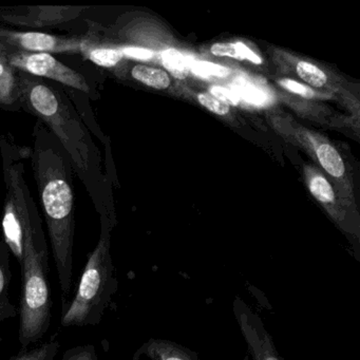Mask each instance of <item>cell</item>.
Wrapping results in <instances>:
<instances>
[{"label": "cell", "mask_w": 360, "mask_h": 360, "mask_svg": "<svg viewBox=\"0 0 360 360\" xmlns=\"http://www.w3.org/2000/svg\"><path fill=\"white\" fill-rule=\"evenodd\" d=\"M32 166L64 296L72 285L75 193L72 165L58 139L41 122L34 131Z\"/></svg>", "instance_id": "6da1fadb"}, {"label": "cell", "mask_w": 360, "mask_h": 360, "mask_svg": "<svg viewBox=\"0 0 360 360\" xmlns=\"http://www.w3.org/2000/svg\"><path fill=\"white\" fill-rule=\"evenodd\" d=\"M22 105L32 112L66 151L73 169L87 186L96 210L98 207V155L86 128L82 125L64 92L51 87L41 77L18 71Z\"/></svg>", "instance_id": "7a4b0ae2"}, {"label": "cell", "mask_w": 360, "mask_h": 360, "mask_svg": "<svg viewBox=\"0 0 360 360\" xmlns=\"http://www.w3.org/2000/svg\"><path fill=\"white\" fill-rule=\"evenodd\" d=\"M101 223L100 239L88 254L75 296L63 307L60 324L65 328L98 326L119 288L111 256L113 223L108 214H101Z\"/></svg>", "instance_id": "3957f363"}, {"label": "cell", "mask_w": 360, "mask_h": 360, "mask_svg": "<svg viewBox=\"0 0 360 360\" xmlns=\"http://www.w3.org/2000/svg\"><path fill=\"white\" fill-rule=\"evenodd\" d=\"M22 269V290L18 307V342L20 351L41 341L51 326V290L48 281L49 250L45 233L27 239Z\"/></svg>", "instance_id": "277c9868"}, {"label": "cell", "mask_w": 360, "mask_h": 360, "mask_svg": "<svg viewBox=\"0 0 360 360\" xmlns=\"http://www.w3.org/2000/svg\"><path fill=\"white\" fill-rule=\"evenodd\" d=\"M4 49L10 64L16 70L41 79H52L83 94H90L94 91L83 75L56 60L51 54L31 53L6 47Z\"/></svg>", "instance_id": "5b68a950"}, {"label": "cell", "mask_w": 360, "mask_h": 360, "mask_svg": "<svg viewBox=\"0 0 360 360\" xmlns=\"http://www.w3.org/2000/svg\"><path fill=\"white\" fill-rule=\"evenodd\" d=\"M233 315L248 345L250 360H284L280 356L273 337L265 328L258 314L248 307L243 299L236 297L233 304Z\"/></svg>", "instance_id": "8992f818"}, {"label": "cell", "mask_w": 360, "mask_h": 360, "mask_svg": "<svg viewBox=\"0 0 360 360\" xmlns=\"http://www.w3.org/2000/svg\"><path fill=\"white\" fill-rule=\"evenodd\" d=\"M81 41L47 33L0 30V45L31 53H77L81 50Z\"/></svg>", "instance_id": "52a82bcc"}, {"label": "cell", "mask_w": 360, "mask_h": 360, "mask_svg": "<svg viewBox=\"0 0 360 360\" xmlns=\"http://www.w3.org/2000/svg\"><path fill=\"white\" fill-rule=\"evenodd\" d=\"M142 357L150 360H201L193 349L174 341L157 338L143 343L132 356V360H140Z\"/></svg>", "instance_id": "ba28073f"}, {"label": "cell", "mask_w": 360, "mask_h": 360, "mask_svg": "<svg viewBox=\"0 0 360 360\" xmlns=\"http://www.w3.org/2000/svg\"><path fill=\"white\" fill-rule=\"evenodd\" d=\"M18 106H22L18 71L11 66L5 49L0 46V107Z\"/></svg>", "instance_id": "9c48e42d"}, {"label": "cell", "mask_w": 360, "mask_h": 360, "mask_svg": "<svg viewBox=\"0 0 360 360\" xmlns=\"http://www.w3.org/2000/svg\"><path fill=\"white\" fill-rule=\"evenodd\" d=\"M11 252L5 242L0 241V322L18 316V307L10 299L11 286ZM1 342V339H0Z\"/></svg>", "instance_id": "30bf717a"}, {"label": "cell", "mask_w": 360, "mask_h": 360, "mask_svg": "<svg viewBox=\"0 0 360 360\" xmlns=\"http://www.w3.org/2000/svg\"><path fill=\"white\" fill-rule=\"evenodd\" d=\"M79 52L90 62L104 68H113L124 58L121 50L98 45L96 41H82Z\"/></svg>", "instance_id": "8fae6325"}, {"label": "cell", "mask_w": 360, "mask_h": 360, "mask_svg": "<svg viewBox=\"0 0 360 360\" xmlns=\"http://www.w3.org/2000/svg\"><path fill=\"white\" fill-rule=\"evenodd\" d=\"M131 75L136 81L155 89H167L170 85V79L167 73L153 67L138 65L132 69Z\"/></svg>", "instance_id": "7c38bea8"}, {"label": "cell", "mask_w": 360, "mask_h": 360, "mask_svg": "<svg viewBox=\"0 0 360 360\" xmlns=\"http://www.w3.org/2000/svg\"><path fill=\"white\" fill-rule=\"evenodd\" d=\"M316 153L320 164L328 174L335 178H341L345 174V163L334 147L330 144H321L317 147Z\"/></svg>", "instance_id": "4fadbf2b"}, {"label": "cell", "mask_w": 360, "mask_h": 360, "mask_svg": "<svg viewBox=\"0 0 360 360\" xmlns=\"http://www.w3.org/2000/svg\"><path fill=\"white\" fill-rule=\"evenodd\" d=\"M212 53L216 56H226V58H236L239 60H250L256 65L262 64V60L256 53L248 49L242 43H222L216 44L210 49Z\"/></svg>", "instance_id": "5bb4252c"}, {"label": "cell", "mask_w": 360, "mask_h": 360, "mask_svg": "<svg viewBox=\"0 0 360 360\" xmlns=\"http://www.w3.org/2000/svg\"><path fill=\"white\" fill-rule=\"evenodd\" d=\"M191 58L178 50L168 49L162 53V62L165 68L176 79H185L191 71Z\"/></svg>", "instance_id": "9a60e30c"}, {"label": "cell", "mask_w": 360, "mask_h": 360, "mask_svg": "<svg viewBox=\"0 0 360 360\" xmlns=\"http://www.w3.org/2000/svg\"><path fill=\"white\" fill-rule=\"evenodd\" d=\"M60 349V343L56 340L48 341L33 349H22L8 360H54Z\"/></svg>", "instance_id": "2e32d148"}, {"label": "cell", "mask_w": 360, "mask_h": 360, "mask_svg": "<svg viewBox=\"0 0 360 360\" xmlns=\"http://www.w3.org/2000/svg\"><path fill=\"white\" fill-rule=\"evenodd\" d=\"M296 71L300 79L314 87H323L328 82V77L324 75L323 71L309 63L299 62Z\"/></svg>", "instance_id": "e0dca14e"}, {"label": "cell", "mask_w": 360, "mask_h": 360, "mask_svg": "<svg viewBox=\"0 0 360 360\" xmlns=\"http://www.w3.org/2000/svg\"><path fill=\"white\" fill-rule=\"evenodd\" d=\"M191 71L195 75L204 79L208 77H226L231 70L226 67L214 64V63L204 62V60H191Z\"/></svg>", "instance_id": "ac0fdd59"}, {"label": "cell", "mask_w": 360, "mask_h": 360, "mask_svg": "<svg viewBox=\"0 0 360 360\" xmlns=\"http://www.w3.org/2000/svg\"><path fill=\"white\" fill-rule=\"evenodd\" d=\"M311 195L322 203H332L335 199L334 191L328 181L322 176H315L309 182Z\"/></svg>", "instance_id": "d6986e66"}, {"label": "cell", "mask_w": 360, "mask_h": 360, "mask_svg": "<svg viewBox=\"0 0 360 360\" xmlns=\"http://www.w3.org/2000/svg\"><path fill=\"white\" fill-rule=\"evenodd\" d=\"M236 94L237 96H241L244 100L248 101V103H252L254 105H263L266 103L267 96L263 94L261 90L255 86L250 85L245 82H240L239 84L235 85Z\"/></svg>", "instance_id": "ffe728a7"}, {"label": "cell", "mask_w": 360, "mask_h": 360, "mask_svg": "<svg viewBox=\"0 0 360 360\" xmlns=\"http://www.w3.org/2000/svg\"><path fill=\"white\" fill-rule=\"evenodd\" d=\"M60 360H98L96 347L89 345H77L65 351Z\"/></svg>", "instance_id": "44dd1931"}, {"label": "cell", "mask_w": 360, "mask_h": 360, "mask_svg": "<svg viewBox=\"0 0 360 360\" xmlns=\"http://www.w3.org/2000/svg\"><path fill=\"white\" fill-rule=\"evenodd\" d=\"M200 104L212 112L219 115H225L229 112V106L222 101L218 100L210 94H201L198 96Z\"/></svg>", "instance_id": "7402d4cb"}, {"label": "cell", "mask_w": 360, "mask_h": 360, "mask_svg": "<svg viewBox=\"0 0 360 360\" xmlns=\"http://www.w3.org/2000/svg\"><path fill=\"white\" fill-rule=\"evenodd\" d=\"M280 85L285 88L288 91L298 94V96H302V98H311L315 96L311 88L307 87V86L302 85V84L298 83V82L294 81V79H282V81H280Z\"/></svg>", "instance_id": "603a6c76"}, {"label": "cell", "mask_w": 360, "mask_h": 360, "mask_svg": "<svg viewBox=\"0 0 360 360\" xmlns=\"http://www.w3.org/2000/svg\"><path fill=\"white\" fill-rule=\"evenodd\" d=\"M212 96L218 100L222 101L225 104L233 105L237 106L240 103V98L233 90L227 89V88L220 87V86H214L210 89Z\"/></svg>", "instance_id": "cb8c5ba5"}, {"label": "cell", "mask_w": 360, "mask_h": 360, "mask_svg": "<svg viewBox=\"0 0 360 360\" xmlns=\"http://www.w3.org/2000/svg\"><path fill=\"white\" fill-rule=\"evenodd\" d=\"M126 58H134L138 60H148L155 56L153 50L145 49L141 47H124L120 49Z\"/></svg>", "instance_id": "d4e9b609"}, {"label": "cell", "mask_w": 360, "mask_h": 360, "mask_svg": "<svg viewBox=\"0 0 360 360\" xmlns=\"http://www.w3.org/2000/svg\"><path fill=\"white\" fill-rule=\"evenodd\" d=\"M243 360H250V356L246 355Z\"/></svg>", "instance_id": "484cf974"}]
</instances>
